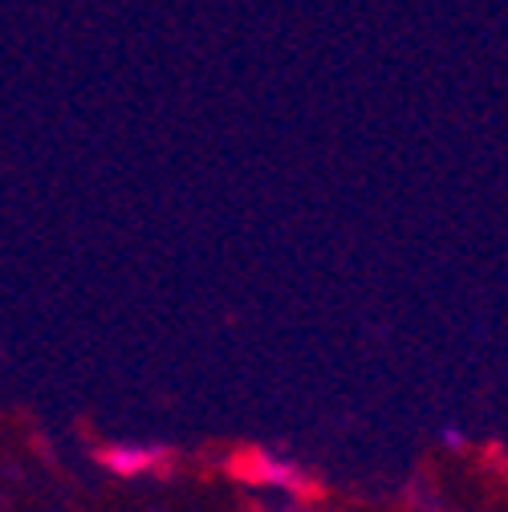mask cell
<instances>
[{"label": "cell", "instance_id": "1", "mask_svg": "<svg viewBox=\"0 0 508 512\" xmlns=\"http://www.w3.org/2000/svg\"><path fill=\"white\" fill-rule=\"evenodd\" d=\"M236 472L248 484H261V488H273V492H285V496H305L309 492V472L301 464H293L289 456L265 452V447H252V452H244L236 460Z\"/></svg>", "mask_w": 508, "mask_h": 512}, {"label": "cell", "instance_id": "2", "mask_svg": "<svg viewBox=\"0 0 508 512\" xmlns=\"http://www.w3.org/2000/svg\"><path fill=\"white\" fill-rule=\"evenodd\" d=\"M98 464L122 480L159 476L171 468V447H163V443H106L98 452Z\"/></svg>", "mask_w": 508, "mask_h": 512}, {"label": "cell", "instance_id": "3", "mask_svg": "<svg viewBox=\"0 0 508 512\" xmlns=\"http://www.w3.org/2000/svg\"><path fill=\"white\" fill-rule=\"evenodd\" d=\"M439 439L448 443L452 452H460V447H464V435H460V431H452V427H443V431H439Z\"/></svg>", "mask_w": 508, "mask_h": 512}]
</instances>
